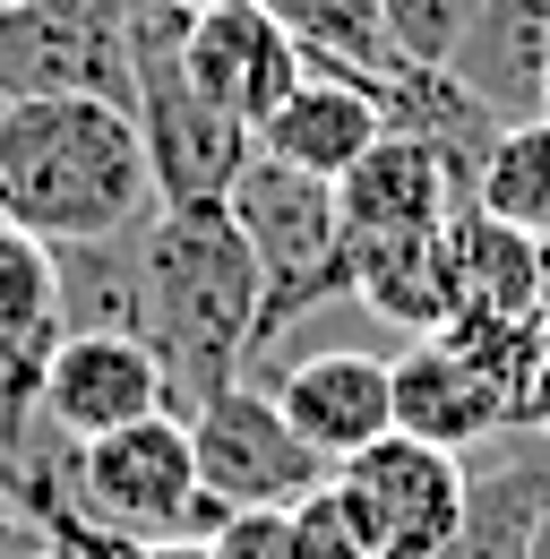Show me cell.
I'll return each instance as SVG.
<instances>
[{
    "instance_id": "1",
    "label": "cell",
    "mask_w": 550,
    "mask_h": 559,
    "mask_svg": "<svg viewBox=\"0 0 550 559\" xmlns=\"http://www.w3.org/2000/svg\"><path fill=\"white\" fill-rule=\"evenodd\" d=\"M155 199V164L130 104L112 95H26L0 104V215L35 241H112L138 233Z\"/></svg>"
},
{
    "instance_id": "2",
    "label": "cell",
    "mask_w": 550,
    "mask_h": 559,
    "mask_svg": "<svg viewBox=\"0 0 550 559\" xmlns=\"http://www.w3.org/2000/svg\"><path fill=\"white\" fill-rule=\"evenodd\" d=\"M138 276H146V319L138 336L164 361V405L199 414L215 388L250 379L259 361V259L224 207H155L138 224Z\"/></svg>"
},
{
    "instance_id": "3",
    "label": "cell",
    "mask_w": 550,
    "mask_h": 559,
    "mask_svg": "<svg viewBox=\"0 0 550 559\" xmlns=\"http://www.w3.org/2000/svg\"><path fill=\"white\" fill-rule=\"evenodd\" d=\"M181 26L190 9L172 0H130V121L155 164V199L164 207H224V190L241 181V164L259 155V130L232 121L181 61Z\"/></svg>"
},
{
    "instance_id": "4",
    "label": "cell",
    "mask_w": 550,
    "mask_h": 559,
    "mask_svg": "<svg viewBox=\"0 0 550 559\" xmlns=\"http://www.w3.org/2000/svg\"><path fill=\"white\" fill-rule=\"evenodd\" d=\"M224 215L241 224L250 259H259V353L327 310V301H352V259H344V207H336V181L301 173V164H275V155H250L241 181L224 190Z\"/></svg>"
},
{
    "instance_id": "5",
    "label": "cell",
    "mask_w": 550,
    "mask_h": 559,
    "mask_svg": "<svg viewBox=\"0 0 550 559\" xmlns=\"http://www.w3.org/2000/svg\"><path fill=\"white\" fill-rule=\"evenodd\" d=\"M44 465H52L69 508L112 525V534H199L206 543L224 525V508L199 490V456H190L181 414H138L104 439H69Z\"/></svg>"
},
{
    "instance_id": "6",
    "label": "cell",
    "mask_w": 550,
    "mask_h": 559,
    "mask_svg": "<svg viewBox=\"0 0 550 559\" xmlns=\"http://www.w3.org/2000/svg\"><path fill=\"white\" fill-rule=\"evenodd\" d=\"M26 95L130 104V0H0V104Z\"/></svg>"
},
{
    "instance_id": "7",
    "label": "cell",
    "mask_w": 550,
    "mask_h": 559,
    "mask_svg": "<svg viewBox=\"0 0 550 559\" xmlns=\"http://www.w3.org/2000/svg\"><path fill=\"white\" fill-rule=\"evenodd\" d=\"M190 421V456H199V490L215 508H292L301 490H319L336 465L275 414V396L259 379L215 388Z\"/></svg>"
},
{
    "instance_id": "8",
    "label": "cell",
    "mask_w": 550,
    "mask_h": 559,
    "mask_svg": "<svg viewBox=\"0 0 550 559\" xmlns=\"http://www.w3.org/2000/svg\"><path fill=\"white\" fill-rule=\"evenodd\" d=\"M336 483L361 499L379 559H430L465 516V456L430 448L412 430H379L370 448H352L336 465Z\"/></svg>"
},
{
    "instance_id": "9",
    "label": "cell",
    "mask_w": 550,
    "mask_h": 559,
    "mask_svg": "<svg viewBox=\"0 0 550 559\" xmlns=\"http://www.w3.org/2000/svg\"><path fill=\"white\" fill-rule=\"evenodd\" d=\"M35 414L61 439H104L138 414H172L164 405V361L130 328H61V345L44 361V388H35Z\"/></svg>"
},
{
    "instance_id": "10",
    "label": "cell",
    "mask_w": 550,
    "mask_h": 559,
    "mask_svg": "<svg viewBox=\"0 0 550 559\" xmlns=\"http://www.w3.org/2000/svg\"><path fill=\"white\" fill-rule=\"evenodd\" d=\"M181 61H190V78H199L232 121H250V130H259L275 104L310 78L301 44L275 26L259 0H215V9H190V26H181Z\"/></svg>"
},
{
    "instance_id": "11",
    "label": "cell",
    "mask_w": 550,
    "mask_h": 559,
    "mask_svg": "<svg viewBox=\"0 0 550 559\" xmlns=\"http://www.w3.org/2000/svg\"><path fill=\"white\" fill-rule=\"evenodd\" d=\"M275 396V414L292 421L327 465H344L352 448H370L379 430H396V388H387V353H361V345H327V353H301L284 361L275 379H259Z\"/></svg>"
},
{
    "instance_id": "12",
    "label": "cell",
    "mask_w": 550,
    "mask_h": 559,
    "mask_svg": "<svg viewBox=\"0 0 550 559\" xmlns=\"http://www.w3.org/2000/svg\"><path fill=\"white\" fill-rule=\"evenodd\" d=\"M550 508V430H490L465 448V516L430 559H525V534Z\"/></svg>"
},
{
    "instance_id": "13",
    "label": "cell",
    "mask_w": 550,
    "mask_h": 559,
    "mask_svg": "<svg viewBox=\"0 0 550 559\" xmlns=\"http://www.w3.org/2000/svg\"><path fill=\"white\" fill-rule=\"evenodd\" d=\"M336 207H344V250H387V241H412V233H439L465 207V181L439 164V146L387 130L336 181Z\"/></svg>"
},
{
    "instance_id": "14",
    "label": "cell",
    "mask_w": 550,
    "mask_h": 559,
    "mask_svg": "<svg viewBox=\"0 0 550 559\" xmlns=\"http://www.w3.org/2000/svg\"><path fill=\"white\" fill-rule=\"evenodd\" d=\"M379 139H387V104H379V86L336 78V70H310L267 121H259V155L301 164V173H319V181H344Z\"/></svg>"
},
{
    "instance_id": "15",
    "label": "cell",
    "mask_w": 550,
    "mask_h": 559,
    "mask_svg": "<svg viewBox=\"0 0 550 559\" xmlns=\"http://www.w3.org/2000/svg\"><path fill=\"white\" fill-rule=\"evenodd\" d=\"M439 70L474 104H490L499 121H534L542 112V70H550V0H481Z\"/></svg>"
},
{
    "instance_id": "16",
    "label": "cell",
    "mask_w": 550,
    "mask_h": 559,
    "mask_svg": "<svg viewBox=\"0 0 550 559\" xmlns=\"http://www.w3.org/2000/svg\"><path fill=\"white\" fill-rule=\"evenodd\" d=\"M387 388H396V430L430 439V448H481L490 430H507V405L474 379V361L447 345V336H412L405 361H387Z\"/></svg>"
},
{
    "instance_id": "17",
    "label": "cell",
    "mask_w": 550,
    "mask_h": 559,
    "mask_svg": "<svg viewBox=\"0 0 550 559\" xmlns=\"http://www.w3.org/2000/svg\"><path fill=\"white\" fill-rule=\"evenodd\" d=\"M259 9L301 44L310 70L361 78V86H387V78L405 70L396 44H387V9L379 0H259Z\"/></svg>"
},
{
    "instance_id": "18",
    "label": "cell",
    "mask_w": 550,
    "mask_h": 559,
    "mask_svg": "<svg viewBox=\"0 0 550 559\" xmlns=\"http://www.w3.org/2000/svg\"><path fill=\"white\" fill-rule=\"evenodd\" d=\"M447 250H456V310H534V267H542L534 233H516L465 199L447 215Z\"/></svg>"
},
{
    "instance_id": "19",
    "label": "cell",
    "mask_w": 550,
    "mask_h": 559,
    "mask_svg": "<svg viewBox=\"0 0 550 559\" xmlns=\"http://www.w3.org/2000/svg\"><path fill=\"white\" fill-rule=\"evenodd\" d=\"M146 319V276H138V233L112 241H69L61 250V328H130Z\"/></svg>"
},
{
    "instance_id": "20",
    "label": "cell",
    "mask_w": 550,
    "mask_h": 559,
    "mask_svg": "<svg viewBox=\"0 0 550 559\" xmlns=\"http://www.w3.org/2000/svg\"><path fill=\"white\" fill-rule=\"evenodd\" d=\"M474 207L550 241V121H507L474 173Z\"/></svg>"
},
{
    "instance_id": "21",
    "label": "cell",
    "mask_w": 550,
    "mask_h": 559,
    "mask_svg": "<svg viewBox=\"0 0 550 559\" xmlns=\"http://www.w3.org/2000/svg\"><path fill=\"white\" fill-rule=\"evenodd\" d=\"M430 336H447V345L474 361V379L507 405V421H516V405H525V388H534V361H542V319L534 310H456L447 328H430Z\"/></svg>"
},
{
    "instance_id": "22",
    "label": "cell",
    "mask_w": 550,
    "mask_h": 559,
    "mask_svg": "<svg viewBox=\"0 0 550 559\" xmlns=\"http://www.w3.org/2000/svg\"><path fill=\"white\" fill-rule=\"evenodd\" d=\"M292 543H301V559H379V543H370V516H361V499L327 474L319 490H301L292 508Z\"/></svg>"
},
{
    "instance_id": "23",
    "label": "cell",
    "mask_w": 550,
    "mask_h": 559,
    "mask_svg": "<svg viewBox=\"0 0 550 559\" xmlns=\"http://www.w3.org/2000/svg\"><path fill=\"white\" fill-rule=\"evenodd\" d=\"M206 559H301L284 508H224V525L206 534Z\"/></svg>"
},
{
    "instance_id": "24",
    "label": "cell",
    "mask_w": 550,
    "mask_h": 559,
    "mask_svg": "<svg viewBox=\"0 0 550 559\" xmlns=\"http://www.w3.org/2000/svg\"><path fill=\"white\" fill-rule=\"evenodd\" d=\"M26 534H35V516H26V499H17V456L0 448V559L17 551Z\"/></svg>"
},
{
    "instance_id": "25",
    "label": "cell",
    "mask_w": 550,
    "mask_h": 559,
    "mask_svg": "<svg viewBox=\"0 0 550 559\" xmlns=\"http://www.w3.org/2000/svg\"><path fill=\"white\" fill-rule=\"evenodd\" d=\"M516 421H525V430H550V336H542V361H534V388H525Z\"/></svg>"
},
{
    "instance_id": "26",
    "label": "cell",
    "mask_w": 550,
    "mask_h": 559,
    "mask_svg": "<svg viewBox=\"0 0 550 559\" xmlns=\"http://www.w3.org/2000/svg\"><path fill=\"white\" fill-rule=\"evenodd\" d=\"M9 559H77V551H61L52 534H26V543H17V551H9Z\"/></svg>"
},
{
    "instance_id": "27",
    "label": "cell",
    "mask_w": 550,
    "mask_h": 559,
    "mask_svg": "<svg viewBox=\"0 0 550 559\" xmlns=\"http://www.w3.org/2000/svg\"><path fill=\"white\" fill-rule=\"evenodd\" d=\"M534 319L550 328V241H542V267H534Z\"/></svg>"
},
{
    "instance_id": "28",
    "label": "cell",
    "mask_w": 550,
    "mask_h": 559,
    "mask_svg": "<svg viewBox=\"0 0 550 559\" xmlns=\"http://www.w3.org/2000/svg\"><path fill=\"white\" fill-rule=\"evenodd\" d=\"M525 559H550V508L534 516V534H525Z\"/></svg>"
},
{
    "instance_id": "29",
    "label": "cell",
    "mask_w": 550,
    "mask_h": 559,
    "mask_svg": "<svg viewBox=\"0 0 550 559\" xmlns=\"http://www.w3.org/2000/svg\"><path fill=\"white\" fill-rule=\"evenodd\" d=\"M534 121H550V70H542V112H534Z\"/></svg>"
},
{
    "instance_id": "30",
    "label": "cell",
    "mask_w": 550,
    "mask_h": 559,
    "mask_svg": "<svg viewBox=\"0 0 550 559\" xmlns=\"http://www.w3.org/2000/svg\"><path fill=\"white\" fill-rule=\"evenodd\" d=\"M172 9H215V0H172Z\"/></svg>"
}]
</instances>
